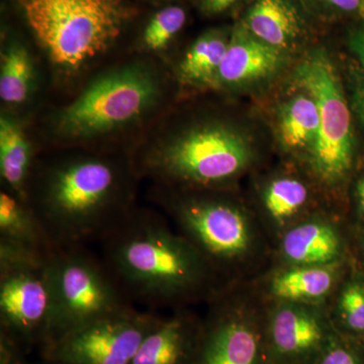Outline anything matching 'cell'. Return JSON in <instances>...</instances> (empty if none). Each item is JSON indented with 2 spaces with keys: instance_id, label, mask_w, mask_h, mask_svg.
I'll use <instances>...</instances> for the list:
<instances>
[{
  "instance_id": "obj_1",
  "label": "cell",
  "mask_w": 364,
  "mask_h": 364,
  "mask_svg": "<svg viewBox=\"0 0 364 364\" xmlns=\"http://www.w3.org/2000/svg\"><path fill=\"white\" fill-rule=\"evenodd\" d=\"M139 181L128 153L52 151L36 163L26 203L56 249L86 246L136 207Z\"/></svg>"
},
{
  "instance_id": "obj_2",
  "label": "cell",
  "mask_w": 364,
  "mask_h": 364,
  "mask_svg": "<svg viewBox=\"0 0 364 364\" xmlns=\"http://www.w3.org/2000/svg\"><path fill=\"white\" fill-rule=\"evenodd\" d=\"M171 79L154 55L136 56L95 74L44 121V149L128 153L169 109Z\"/></svg>"
},
{
  "instance_id": "obj_3",
  "label": "cell",
  "mask_w": 364,
  "mask_h": 364,
  "mask_svg": "<svg viewBox=\"0 0 364 364\" xmlns=\"http://www.w3.org/2000/svg\"><path fill=\"white\" fill-rule=\"evenodd\" d=\"M100 243L124 293L148 310L207 304L229 286L158 210L136 205Z\"/></svg>"
},
{
  "instance_id": "obj_4",
  "label": "cell",
  "mask_w": 364,
  "mask_h": 364,
  "mask_svg": "<svg viewBox=\"0 0 364 364\" xmlns=\"http://www.w3.org/2000/svg\"><path fill=\"white\" fill-rule=\"evenodd\" d=\"M140 181L178 188L228 189L257 163L245 132L214 112L167 111L128 152Z\"/></svg>"
},
{
  "instance_id": "obj_5",
  "label": "cell",
  "mask_w": 364,
  "mask_h": 364,
  "mask_svg": "<svg viewBox=\"0 0 364 364\" xmlns=\"http://www.w3.org/2000/svg\"><path fill=\"white\" fill-rule=\"evenodd\" d=\"M235 188L150 184V202L171 219L225 284L248 282L272 264V245L252 208Z\"/></svg>"
},
{
  "instance_id": "obj_6",
  "label": "cell",
  "mask_w": 364,
  "mask_h": 364,
  "mask_svg": "<svg viewBox=\"0 0 364 364\" xmlns=\"http://www.w3.org/2000/svg\"><path fill=\"white\" fill-rule=\"evenodd\" d=\"M61 85L104 58L133 16L124 0H14Z\"/></svg>"
},
{
  "instance_id": "obj_7",
  "label": "cell",
  "mask_w": 364,
  "mask_h": 364,
  "mask_svg": "<svg viewBox=\"0 0 364 364\" xmlns=\"http://www.w3.org/2000/svg\"><path fill=\"white\" fill-rule=\"evenodd\" d=\"M296 80L315 100L320 114L317 141L301 161L304 172L328 203L343 202L358 172L360 157L354 117L343 83L332 60L323 51L306 57L296 68Z\"/></svg>"
},
{
  "instance_id": "obj_8",
  "label": "cell",
  "mask_w": 364,
  "mask_h": 364,
  "mask_svg": "<svg viewBox=\"0 0 364 364\" xmlns=\"http://www.w3.org/2000/svg\"><path fill=\"white\" fill-rule=\"evenodd\" d=\"M48 269L52 317L40 353L95 321L135 306L104 258L86 246L57 249L48 260Z\"/></svg>"
},
{
  "instance_id": "obj_9",
  "label": "cell",
  "mask_w": 364,
  "mask_h": 364,
  "mask_svg": "<svg viewBox=\"0 0 364 364\" xmlns=\"http://www.w3.org/2000/svg\"><path fill=\"white\" fill-rule=\"evenodd\" d=\"M207 306L193 364H269L265 304L247 282L225 287Z\"/></svg>"
},
{
  "instance_id": "obj_10",
  "label": "cell",
  "mask_w": 364,
  "mask_h": 364,
  "mask_svg": "<svg viewBox=\"0 0 364 364\" xmlns=\"http://www.w3.org/2000/svg\"><path fill=\"white\" fill-rule=\"evenodd\" d=\"M49 257L0 244V331L20 342L28 352L42 350L49 336Z\"/></svg>"
},
{
  "instance_id": "obj_11",
  "label": "cell",
  "mask_w": 364,
  "mask_h": 364,
  "mask_svg": "<svg viewBox=\"0 0 364 364\" xmlns=\"http://www.w3.org/2000/svg\"><path fill=\"white\" fill-rule=\"evenodd\" d=\"M160 318L156 311L134 306L66 335L41 356L66 364H131Z\"/></svg>"
},
{
  "instance_id": "obj_12",
  "label": "cell",
  "mask_w": 364,
  "mask_h": 364,
  "mask_svg": "<svg viewBox=\"0 0 364 364\" xmlns=\"http://www.w3.org/2000/svg\"><path fill=\"white\" fill-rule=\"evenodd\" d=\"M334 332L326 305L265 304L269 364H311Z\"/></svg>"
},
{
  "instance_id": "obj_13",
  "label": "cell",
  "mask_w": 364,
  "mask_h": 364,
  "mask_svg": "<svg viewBox=\"0 0 364 364\" xmlns=\"http://www.w3.org/2000/svg\"><path fill=\"white\" fill-rule=\"evenodd\" d=\"M346 217L327 210L287 229L272 246L270 265H332L351 257Z\"/></svg>"
},
{
  "instance_id": "obj_14",
  "label": "cell",
  "mask_w": 364,
  "mask_h": 364,
  "mask_svg": "<svg viewBox=\"0 0 364 364\" xmlns=\"http://www.w3.org/2000/svg\"><path fill=\"white\" fill-rule=\"evenodd\" d=\"M318 195L323 193L306 173H277L260 182L251 208L272 246L296 223L323 210H334L318 203Z\"/></svg>"
},
{
  "instance_id": "obj_15",
  "label": "cell",
  "mask_w": 364,
  "mask_h": 364,
  "mask_svg": "<svg viewBox=\"0 0 364 364\" xmlns=\"http://www.w3.org/2000/svg\"><path fill=\"white\" fill-rule=\"evenodd\" d=\"M349 260L350 258L332 265H270L247 284L267 305H326L343 277Z\"/></svg>"
},
{
  "instance_id": "obj_16",
  "label": "cell",
  "mask_w": 364,
  "mask_h": 364,
  "mask_svg": "<svg viewBox=\"0 0 364 364\" xmlns=\"http://www.w3.org/2000/svg\"><path fill=\"white\" fill-rule=\"evenodd\" d=\"M203 318L189 308L172 310L143 340L131 364H193Z\"/></svg>"
},
{
  "instance_id": "obj_17",
  "label": "cell",
  "mask_w": 364,
  "mask_h": 364,
  "mask_svg": "<svg viewBox=\"0 0 364 364\" xmlns=\"http://www.w3.org/2000/svg\"><path fill=\"white\" fill-rule=\"evenodd\" d=\"M284 52L237 31L230 39L215 90H240L272 78L282 68Z\"/></svg>"
},
{
  "instance_id": "obj_18",
  "label": "cell",
  "mask_w": 364,
  "mask_h": 364,
  "mask_svg": "<svg viewBox=\"0 0 364 364\" xmlns=\"http://www.w3.org/2000/svg\"><path fill=\"white\" fill-rule=\"evenodd\" d=\"M42 155L26 134L21 117L2 111L0 116V178L1 188L26 202L36 163Z\"/></svg>"
},
{
  "instance_id": "obj_19",
  "label": "cell",
  "mask_w": 364,
  "mask_h": 364,
  "mask_svg": "<svg viewBox=\"0 0 364 364\" xmlns=\"http://www.w3.org/2000/svg\"><path fill=\"white\" fill-rule=\"evenodd\" d=\"M0 244L43 257L57 250L35 210L4 188L0 191Z\"/></svg>"
},
{
  "instance_id": "obj_20",
  "label": "cell",
  "mask_w": 364,
  "mask_h": 364,
  "mask_svg": "<svg viewBox=\"0 0 364 364\" xmlns=\"http://www.w3.org/2000/svg\"><path fill=\"white\" fill-rule=\"evenodd\" d=\"M39 86L35 57L28 46L16 38L2 45L0 54V100L4 111L28 107Z\"/></svg>"
},
{
  "instance_id": "obj_21",
  "label": "cell",
  "mask_w": 364,
  "mask_h": 364,
  "mask_svg": "<svg viewBox=\"0 0 364 364\" xmlns=\"http://www.w3.org/2000/svg\"><path fill=\"white\" fill-rule=\"evenodd\" d=\"M326 310L335 331L364 345V270L352 255Z\"/></svg>"
},
{
  "instance_id": "obj_22",
  "label": "cell",
  "mask_w": 364,
  "mask_h": 364,
  "mask_svg": "<svg viewBox=\"0 0 364 364\" xmlns=\"http://www.w3.org/2000/svg\"><path fill=\"white\" fill-rule=\"evenodd\" d=\"M320 129V114L309 93L299 95L282 105L277 122L282 149L303 160L312 150Z\"/></svg>"
},
{
  "instance_id": "obj_23",
  "label": "cell",
  "mask_w": 364,
  "mask_h": 364,
  "mask_svg": "<svg viewBox=\"0 0 364 364\" xmlns=\"http://www.w3.org/2000/svg\"><path fill=\"white\" fill-rule=\"evenodd\" d=\"M229 43L226 33L220 31H210L200 36L179 62L174 72L177 82L189 87L215 90Z\"/></svg>"
},
{
  "instance_id": "obj_24",
  "label": "cell",
  "mask_w": 364,
  "mask_h": 364,
  "mask_svg": "<svg viewBox=\"0 0 364 364\" xmlns=\"http://www.w3.org/2000/svg\"><path fill=\"white\" fill-rule=\"evenodd\" d=\"M251 33L275 49H289L301 33L298 13L287 0H256L249 11Z\"/></svg>"
},
{
  "instance_id": "obj_25",
  "label": "cell",
  "mask_w": 364,
  "mask_h": 364,
  "mask_svg": "<svg viewBox=\"0 0 364 364\" xmlns=\"http://www.w3.org/2000/svg\"><path fill=\"white\" fill-rule=\"evenodd\" d=\"M186 11L181 6H171L160 9L144 28L141 39L142 52L158 56L157 53L167 49L186 25Z\"/></svg>"
},
{
  "instance_id": "obj_26",
  "label": "cell",
  "mask_w": 364,
  "mask_h": 364,
  "mask_svg": "<svg viewBox=\"0 0 364 364\" xmlns=\"http://www.w3.org/2000/svg\"><path fill=\"white\" fill-rule=\"evenodd\" d=\"M311 364H364V345L334 330Z\"/></svg>"
},
{
  "instance_id": "obj_27",
  "label": "cell",
  "mask_w": 364,
  "mask_h": 364,
  "mask_svg": "<svg viewBox=\"0 0 364 364\" xmlns=\"http://www.w3.org/2000/svg\"><path fill=\"white\" fill-rule=\"evenodd\" d=\"M346 219L351 229L364 227V170L358 171L349 186Z\"/></svg>"
},
{
  "instance_id": "obj_28",
  "label": "cell",
  "mask_w": 364,
  "mask_h": 364,
  "mask_svg": "<svg viewBox=\"0 0 364 364\" xmlns=\"http://www.w3.org/2000/svg\"><path fill=\"white\" fill-rule=\"evenodd\" d=\"M349 105L354 119L364 130V69L356 64L349 73Z\"/></svg>"
},
{
  "instance_id": "obj_29",
  "label": "cell",
  "mask_w": 364,
  "mask_h": 364,
  "mask_svg": "<svg viewBox=\"0 0 364 364\" xmlns=\"http://www.w3.org/2000/svg\"><path fill=\"white\" fill-rule=\"evenodd\" d=\"M25 347L6 333L0 331V364H33Z\"/></svg>"
},
{
  "instance_id": "obj_30",
  "label": "cell",
  "mask_w": 364,
  "mask_h": 364,
  "mask_svg": "<svg viewBox=\"0 0 364 364\" xmlns=\"http://www.w3.org/2000/svg\"><path fill=\"white\" fill-rule=\"evenodd\" d=\"M348 46L356 63L364 69V25L351 33Z\"/></svg>"
},
{
  "instance_id": "obj_31",
  "label": "cell",
  "mask_w": 364,
  "mask_h": 364,
  "mask_svg": "<svg viewBox=\"0 0 364 364\" xmlns=\"http://www.w3.org/2000/svg\"><path fill=\"white\" fill-rule=\"evenodd\" d=\"M350 230L352 256L364 270V227Z\"/></svg>"
},
{
  "instance_id": "obj_32",
  "label": "cell",
  "mask_w": 364,
  "mask_h": 364,
  "mask_svg": "<svg viewBox=\"0 0 364 364\" xmlns=\"http://www.w3.org/2000/svg\"><path fill=\"white\" fill-rule=\"evenodd\" d=\"M347 13H358L364 18V0H323Z\"/></svg>"
},
{
  "instance_id": "obj_33",
  "label": "cell",
  "mask_w": 364,
  "mask_h": 364,
  "mask_svg": "<svg viewBox=\"0 0 364 364\" xmlns=\"http://www.w3.org/2000/svg\"><path fill=\"white\" fill-rule=\"evenodd\" d=\"M237 0H203L205 11L210 14H219L233 6Z\"/></svg>"
},
{
  "instance_id": "obj_34",
  "label": "cell",
  "mask_w": 364,
  "mask_h": 364,
  "mask_svg": "<svg viewBox=\"0 0 364 364\" xmlns=\"http://www.w3.org/2000/svg\"><path fill=\"white\" fill-rule=\"evenodd\" d=\"M33 364H66V363H60V361L52 360V359L42 358V361H41V363H33Z\"/></svg>"
}]
</instances>
